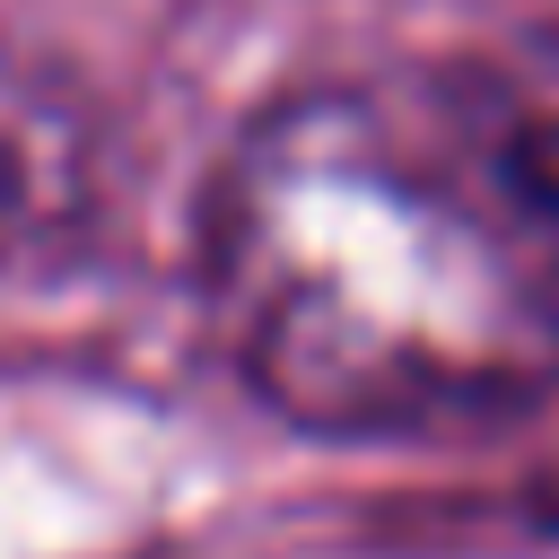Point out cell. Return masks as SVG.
Wrapping results in <instances>:
<instances>
[{
	"label": "cell",
	"mask_w": 559,
	"mask_h": 559,
	"mask_svg": "<svg viewBox=\"0 0 559 559\" xmlns=\"http://www.w3.org/2000/svg\"><path fill=\"white\" fill-rule=\"evenodd\" d=\"M437 87L472 122V140L515 175V192L559 227V26H515L498 44H472L437 61Z\"/></svg>",
	"instance_id": "obj_2"
},
{
	"label": "cell",
	"mask_w": 559,
	"mask_h": 559,
	"mask_svg": "<svg viewBox=\"0 0 559 559\" xmlns=\"http://www.w3.org/2000/svg\"><path fill=\"white\" fill-rule=\"evenodd\" d=\"M201 306L245 393L341 445H445L559 393V227L419 79L245 114L201 183Z\"/></svg>",
	"instance_id": "obj_1"
}]
</instances>
